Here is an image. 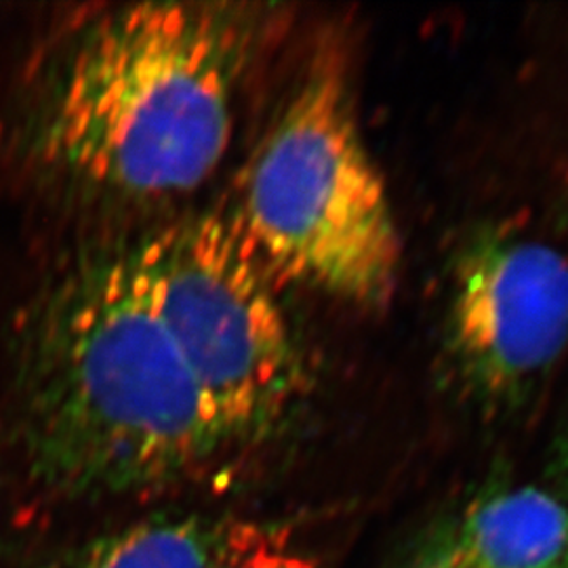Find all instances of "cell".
Here are the masks:
<instances>
[{"label":"cell","instance_id":"cell-1","mask_svg":"<svg viewBox=\"0 0 568 568\" xmlns=\"http://www.w3.org/2000/svg\"><path fill=\"white\" fill-rule=\"evenodd\" d=\"M42 485L77 499L180 485L232 450L159 318L135 248L74 267L37 305L20 366Z\"/></svg>","mask_w":568,"mask_h":568},{"label":"cell","instance_id":"cell-2","mask_svg":"<svg viewBox=\"0 0 568 568\" xmlns=\"http://www.w3.org/2000/svg\"><path fill=\"white\" fill-rule=\"evenodd\" d=\"M265 21L244 2H140L98 18L41 103L42 161L126 199L201 187L232 142Z\"/></svg>","mask_w":568,"mask_h":568},{"label":"cell","instance_id":"cell-3","mask_svg":"<svg viewBox=\"0 0 568 568\" xmlns=\"http://www.w3.org/2000/svg\"><path fill=\"white\" fill-rule=\"evenodd\" d=\"M234 220L274 283L307 284L356 304L392 297L400 239L337 44L310 61L270 129Z\"/></svg>","mask_w":568,"mask_h":568},{"label":"cell","instance_id":"cell-4","mask_svg":"<svg viewBox=\"0 0 568 568\" xmlns=\"http://www.w3.org/2000/svg\"><path fill=\"white\" fill-rule=\"evenodd\" d=\"M152 305L232 447L293 403L300 356L272 276L234 217L206 213L135 246Z\"/></svg>","mask_w":568,"mask_h":568},{"label":"cell","instance_id":"cell-5","mask_svg":"<svg viewBox=\"0 0 568 568\" xmlns=\"http://www.w3.org/2000/svg\"><path fill=\"white\" fill-rule=\"evenodd\" d=\"M568 344V253L539 236L493 232L457 267L448 345L469 387L511 396Z\"/></svg>","mask_w":568,"mask_h":568},{"label":"cell","instance_id":"cell-6","mask_svg":"<svg viewBox=\"0 0 568 568\" xmlns=\"http://www.w3.org/2000/svg\"><path fill=\"white\" fill-rule=\"evenodd\" d=\"M567 567V506L548 490L525 485L471 504L405 568Z\"/></svg>","mask_w":568,"mask_h":568},{"label":"cell","instance_id":"cell-7","mask_svg":"<svg viewBox=\"0 0 568 568\" xmlns=\"http://www.w3.org/2000/svg\"><path fill=\"white\" fill-rule=\"evenodd\" d=\"M227 520L171 514L140 520L68 549L37 568H204Z\"/></svg>","mask_w":568,"mask_h":568},{"label":"cell","instance_id":"cell-8","mask_svg":"<svg viewBox=\"0 0 568 568\" xmlns=\"http://www.w3.org/2000/svg\"><path fill=\"white\" fill-rule=\"evenodd\" d=\"M204 568H318L283 527L230 520L211 562Z\"/></svg>","mask_w":568,"mask_h":568},{"label":"cell","instance_id":"cell-9","mask_svg":"<svg viewBox=\"0 0 568 568\" xmlns=\"http://www.w3.org/2000/svg\"><path fill=\"white\" fill-rule=\"evenodd\" d=\"M568 568V567H567Z\"/></svg>","mask_w":568,"mask_h":568}]
</instances>
